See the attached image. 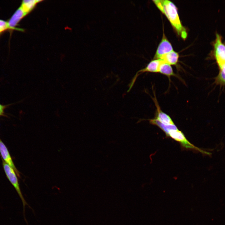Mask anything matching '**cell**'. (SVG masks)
Segmentation results:
<instances>
[{
	"label": "cell",
	"instance_id": "6da1fadb",
	"mask_svg": "<svg viewBox=\"0 0 225 225\" xmlns=\"http://www.w3.org/2000/svg\"><path fill=\"white\" fill-rule=\"evenodd\" d=\"M152 1L167 18L178 35L183 40L185 39L187 37V33L181 22L175 5L168 0H153Z\"/></svg>",
	"mask_w": 225,
	"mask_h": 225
},
{
	"label": "cell",
	"instance_id": "7a4b0ae2",
	"mask_svg": "<svg viewBox=\"0 0 225 225\" xmlns=\"http://www.w3.org/2000/svg\"><path fill=\"white\" fill-rule=\"evenodd\" d=\"M2 165L7 176L14 187L22 201L23 206V214L24 216L25 206L28 205L29 207L30 206L26 202L22 194L17 177L16 174V173L14 170L3 160H2Z\"/></svg>",
	"mask_w": 225,
	"mask_h": 225
},
{
	"label": "cell",
	"instance_id": "3957f363",
	"mask_svg": "<svg viewBox=\"0 0 225 225\" xmlns=\"http://www.w3.org/2000/svg\"><path fill=\"white\" fill-rule=\"evenodd\" d=\"M167 136L178 142L183 147L186 148L195 150L203 154L209 155L210 154V153L203 151L192 144L187 139L183 132L178 129L170 131Z\"/></svg>",
	"mask_w": 225,
	"mask_h": 225
},
{
	"label": "cell",
	"instance_id": "277c9868",
	"mask_svg": "<svg viewBox=\"0 0 225 225\" xmlns=\"http://www.w3.org/2000/svg\"><path fill=\"white\" fill-rule=\"evenodd\" d=\"M213 53L218 66L225 62V45L223 43L222 37L218 33L213 44Z\"/></svg>",
	"mask_w": 225,
	"mask_h": 225
},
{
	"label": "cell",
	"instance_id": "5b68a950",
	"mask_svg": "<svg viewBox=\"0 0 225 225\" xmlns=\"http://www.w3.org/2000/svg\"><path fill=\"white\" fill-rule=\"evenodd\" d=\"M163 61L162 60L160 59H153L150 62L145 68L138 71L129 84V88L127 92H129L130 91L137 78L141 74L146 72H158L159 67Z\"/></svg>",
	"mask_w": 225,
	"mask_h": 225
},
{
	"label": "cell",
	"instance_id": "8992f818",
	"mask_svg": "<svg viewBox=\"0 0 225 225\" xmlns=\"http://www.w3.org/2000/svg\"><path fill=\"white\" fill-rule=\"evenodd\" d=\"M173 50L172 44L163 33L162 39L158 47L153 59H161L165 55Z\"/></svg>",
	"mask_w": 225,
	"mask_h": 225
},
{
	"label": "cell",
	"instance_id": "52a82bcc",
	"mask_svg": "<svg viewBox=\"0 0 225 225\" xmlns=\"http://www.w3.org/2000/svg\"><path fill=\"white\" fill-rule=\"evenodd\" d=\"M27 14L20 6L16 10L7 21L9 26L12 30L23 31V29L16 28V26L20 21Z\"/></svg>",
	"mask_w": 225,
	"mask_h": 225
},
{
	"label": "cell",
	"instance_id": "ba28073f",
	"mask_svg": "<svg viewBox=\"0 0 225 225\" xmlns=\"http://www.w3.org/2000/svg\"><path fill=\"white\" fill-rule=\"evenodd\" d=\"M0 152L4 161L10 166L14 170L17 175L20 177L19 172L15 166L6 147L0 139Z\"/></svg>",
	"mask_w": 225,
	"mask_h": 225
},
{
	"label": "cell",
	"instance_id": "9c48e42d",
	"mask_svg": "<svg viewBox=\"0 0 225 225\" xmlns=\"http://www.w3.org/2000/svg\"><path fill=\"white\" fill-rule=\"evenodd\" d=\"M179 57L178 53L173 50L165 55L160 59L171 65H175L178 62Z\"/></svg>",
	"mask_w": 225,
	"mask_h": 225
},
{
	"label": "cell",
	"instance_id": "30bf717a",
	"mask_svg": "<svg viewBox=\"0 0 225 225\" xmlns=\"http://www.w3.org/2000/svg\"><path fill=\"white\" fill-rule=\"evenodd\" d=\"M42 0H25L22 1L20 6L27 14L30 12L35 7L37 4Z\"/></svg>",
	"mask_w": 225,
	"mask_h": 225
},
{
	"label": "cell",
	"instance_id": "8fae6325",
	"mask_svg": "<svg viewBox=\"0 0 225 225\" xmlns=\"http://www.w3.org/2000/svg\"><path fill=\"white\" fill-rule=\"evenodd\" d=\"M158 72L166 75L169 78L172 76H175L171 65L164 62L163 61L159 67Z\"/></svg>",
	"mask_w": 225,
	"mask_h": 225
},
{
	"label": "cell",
	"instance_id": "7c38bea8",
	"mask_svg": "<svg viewBox=\"0 0 225 225\" xmlns=\"http://www.w3.org/2000/svg\"><path fill=\"white\" fill-rule=\"evenodd\" d=\"M218 67L219 72L215 78V83L221 86L225 85V62Z\"/></svg>",
	"mask_w": 225,
	"mask_h": 225
},
{
	"label": "cell",
	"instance_id": "4fadbf2b",
	"mask_svg": "<svg viewBox=\"0 0 225 225\" xmlns=\"http://www.w3.org/2000/svg\"><path fill=\"white\" fill-rule=\"evenodd\" d=\"M12 31L9 26L7 21L0 19V36L6 31Z\"/></svg>",
	"mask_w": 225,
	"mask_h": 225
},
{
	"label": "cell",
	"instance_id": "5bb4252c",
	"mask_svg": "<svg viewBox=\"0 0 225 225\" xmlns=\"http://www.w3.org/2000/svg\"><path fill=\"white\" fill-rule=\"evenodd\" d=\"M6 106L0 104V116H3L4 113V110Z\"/></svg>",
	"mask_w": 225,
	"mask_h": 225
}]
</instances>
